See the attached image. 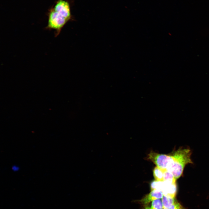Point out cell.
<instances>
[{
	"mask_svg": "<svg viewBox=\"0 0 209 209\" xmlns=\"http://www.w3.org/2000/svg\"><path fill=\"white\" fill-rule=\"evenodd\" d=\"M147 158L156 166L163 170H166L170 161L171 156L170 155L160 154L151 151L148 154Z\"/></svg>",
	"mask_w": 209,
	"mask_h": 209,
	"instance_id": "3957f363",
	"label": "cell"
},
{
	"mask_svg": "<svg viewBox=\"0 0 209 209\" xmlns=\"http://www.w3.org/2000/svg\"><path fill=\"white\" fill-rule=\"evenodd\" d=\"M48 16V23L45 28L48 30H55V35L56 37L69 21L55 11L53 7L49 10Z\"/></svg>",
	"mask_w": 209,
	"mask_h": 209,
	"instance_id": "7a4b0ae2",
	"label": "cell"
},
{
	"mask_svg": "<svg viewBox=\"0 0 209 209\" xmlns=\"http://www.w3.org/2000/svg\"><path fill=\"white\" fill-rule=\"evenodd\" d=\"M161 199L163 209L170 207L176 201L175 198L166 196L163 195Z\"/></svg>",
	"mask_w": 209,
	"mask_h": 209,
	"instance_id": "52a82bcc",
	"label": "cell"
},
{
	"mask_svg": "<svg viewBox=\"0 0 209 209\" xmlns=\"http://www.w3.org/2000/svg\"><path fill=\"white\" fill-rule=\"evenodd\" d=\"M164 182V185L162 191L163 195L175 198L177 192L176 183H170Z\"/></svg>",
	"mask_w": 209,
	"mask_h": 209,
	"instance_id": "8992f818",
	"label": "cell"
},
{
	"mask_svg": "<svg viewBox=\"0 0 209 209\" xmlns=\"http://www.w3.org/2000/svg\"><path fill=\"white\" fill-rule=\"evenodd\" d=\"M150 207L152 209H163L161 200L158 199L152 201Z\"/></svg>",
	"mask_w": 209,
	"mask_h": 209,
	"instance_id": "8fae6325",
	"label": "cell"
},
{
	"mask_svg": "<svg viewBox=\"0 0 209 209\" xmlns=\"http://www.w3.org/2000/svg\"><path fill=\"white\" fill-rule=\"evenodd\" d=\"M164 170L156 166L153 170V176L156 181H163Z\"/></svg>",
	"mask_w": 209,
	"mask_h": 209,
	"instance_id": "ba28073f",
	"label": "cell"
},
{
	"mask_svg": "<svg viewBox=\"0 0 209 209\" xmlns=\"http://www.w3.org/2000/svg\"><path fill=\"white\" fill-rule=\"evenodd\" d=\"M163 195L162 191L158 190H153L141 199L140 202L142 204H147L155 200L162 199Z\"/></svg>",
	"mask_w": 209,
	"mask_h": 209,
	"instance_id": "5b68a950",
	"label": "cell"
},
{
	"mask_svg": "<svg viewBox=\"0 0 209 209\" xmlns=\"http://www.w3.org/2000/svg\"><path fill=\"white\" fill-rule=\"evenodd\" d=\"M12 169L14 172H17L19 170V167L17 165H14L12 167Z\"/></svg>",
	"mask_w": 209,
	"mask_h": 209,
	"instance_id": "4fadbf2b",
	"label": "cell"
},
{
	"mask_svg": "<svg viewBox=\"0 0 209 209\" xmlns=\"http://www.w3.org/2000/svg\"><path fill=\"white\" fill-rule=\"evenodd\" d=\"M176 179L172 174L167 170H164L163 181L170 183H176Z\"/></svg>",
	"mask_w": 209,
	"mask_h": 209,
	"instance_id": "9c48e42d",
	"label": "cell"
},
{
	"mask_svg": "<svg viewBox=\"0 0 209 209\" xmlns=\"http://www.w3.org/2000/svg\"><path fill=\"white\" fill-rule=\"evenodd\" d=\"M144 209H152L150 207H149V206H147Z\"/></svg>",
	"mask_w": 209,
	"mask_h": 209,
	"instance_id": "5bb4252c",
	"label": "cell"
},
{
	"mask_svg": "<svg viewBox=\"0 0 209 209\" xmlns=\"http://www.w3.org/2000/svg\"><path fill=\"white\" fill-rule=\"evenodd\" d=\"M53 8L55 11L69 21L71 19L70 5L67 1L58 0Z\"/></svg>",
	"mask_w": 209,
	"mask_h": 209,
	"instance_id": "277c9868",
	"label": "cell"
},
{
	"mask_svg": "<svg viewBox=\"0 0 209 209\" xmlns=\"http://www.w3.org/2000/svg\"><path fill=\"white\" fill-rule=\"evenodd\" d=\"M191 154L190 149L180 148L170 155L171 160L166 170L171 173L176 179L182 175L186 165L192 163Z\"/></svg>",
	"mask_w": 209,
	"mask_h": 209,
	"instance_id": "6da1fadb",
	"label": "cell"
},
{
	"mask_svg": "<svg viewBox=\"0 0 209 209\" xmlns=\"http://www.w3.org/2000/svg\"><path fill=\"white\" fill-rule=\"evenodd\" d=\"M164 181H159L156 180L153 181L150 184V188L152 190H158L162 191L164 185Z\"/></svg>",
	"mask_w": 209,
	"mask_h": 209,
	"instance_id": "30bf717a",
	"label": "cell"
},
{
	"mask_svg": "<svg viewBox=\"0 0 209 209\" xmlns=\"http://www.w3.org/2000/svg\"><path fill=\"white\" fill-rule=\"evenodd\" d=\"M165 209H185L179 202L176 201L170 207Z\"/></svg>",
	"mask_w": 209,
	"mask_h": 209,
	"instance_id": "7c38bea8",
	"label": "cell"
}]
</instances>
